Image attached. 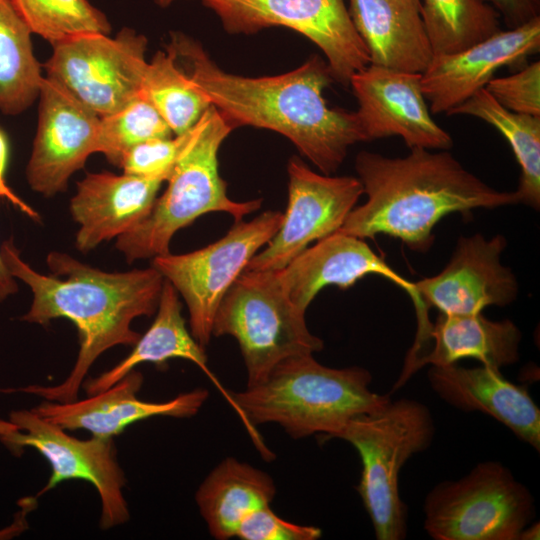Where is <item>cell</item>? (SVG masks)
<instances>
[{"label":"cell","mask_w":540,"mask_h":540,"mask_svg":"<svg viewBox=\"0 0 540 540\" xmlns=\"http://www.w3.org/2000/svg\"><path fill=\"white\" fill-rule=\"evenodd\" d=\"M0 253L9 272L33 295L29 310L20 320L46 326L54 319L66 318L77 328L80 342L76 362L63 382L1 392H23L54 402L77 400L97 358L114 346H134L141 335L132 329L133 320L157 310L164 278L152 266L107 272L67 253L52 251L46 257L52 275H43L21 258L12 237L1 244Z\"/></svg>","instance_id":"1"},{"label":"cell","mask_w":540,"mask_h":540,"mask_svg":"<svg viewBox=\"0 0 540 540\" xmlns=\"http://www.w3.org/2000/svg\"><path fill=\"white\" fill-rule=\"evenodd\" d=\"M0 442L15 456L27 447L37 450L49 463L50 477L36 497L67 480H83L97 490L101 501L100 527L110 529L128 521L123 488L126 480L116 456L113 438L81 440L32 409L15 410L0 419Z\"/></svg>","instance_id":"9"},{"label":"cell","mask_w":540,"mask_h":540,"mask_svg":"<svg viewBox=\"0 0 540 540\" xmlns=\"http://www.w3.org/2000/svg\"><path fill=\"white\" fill-rule=\"evenodd\" d=\"M282 286L293 304L306 312L326 286H353L369 274L385 277L405 290L412 299L418 326L429 323L428 310L415 292L414 283L400 276L361 238L339 231L317 241L278 270Z\"/></svg>","instance_id":"18"},{"label":"cell","mask_w":540,"mask_h":540,"mask_svg":"<svg viewBox=\"0 0 540 540\" xmlns=\"http://www.w3.org/2000/svg\"><path fill=\"white\" fill-rule=\"evenodd\" d=\"M423 512L424 529L436 540H519L535 516V505L528 488L506 466L486 461L432 488Z\"/></svg>","instance_id":"8"},{"label":"cell","mask_w":540,"mask_h":540,"mask_svg":"<svg viewBox=\"0 0 540 540\" xmlns=\"http://www.w3.org/2000/svg\"><path fill=\"white\" fill-rule=\"evenodd\" d=\"M10 146L6 133L0 128V199H4L19 209L28 218L35 222H40V214L29 204L17 196L8 186L6 181V170L9 161Z\"/></svg>","instance_id":"36"},{"label":"cell","mask_w":540,"mask_h":540,"mask_svg":"<svg viewBox=\"0 0 540 540\" xmlns=\"http://www.w3.org/2000/svg\"><path fill=\"white\" fill-rule=\"evenodd\" d=\"M479 118L497 129L509 143L520 167L516 193L519 202L540 206V116L512 112L501 106L484 88L447 115Z\"/></svg>","instance_id":"26"},{"label":"cell","mask_w":540,"mask_h":540,"mask_svg":"<svg viewBox=\"0 0 540 540\" xmlns=\"http://www.w3.org/2000/svg\"><path fill=\"white\" fill-rule=\"evenodd\" d=\"M44 64L57 82L99 117L112 114L140 95L148 66L147 39L131 28L115 37L74 36L52 45Z\"/></svg>","instance_id":"11"},{"label":"cell","mask_w":540,"mask_h":540,"mask_svg":"<svg viewBox=\"0 0 540 540\" xmlns=\"http://www.w3.org/2000/svg\"><path fill=\"white\" fill-rule=\"evenodd\" d=\"M539 539V523L528 525L523 529L519 536V540Z\"/></svg>","instance_id":"39"},{"label":"cell","mask_w":540,"mask_h":540,"mask_svg":"<svg viewBox=\"0 0 540 540\" xmlns=\"http://www.w3.org/2000/svg\"><path fill=\"white\" fill-rule=\"evenodd\" d=\"M166 50L233 126L282 134L323 174L337 171L349 147L366 141L355 112L328 106L323 92L333 76L318 57L281 75L253 78L221 70L198 42L180 33Z\"/></svg>","instance_id":"2"},{"label":"cell","mask_w":540,"mask_h":540,"mask_svg":"<svg viewBox=\"0 0 540 540\" xmlns=\"http://www.w3.org/2000/svg\"><path fill=\"white\" fill-rule=\"evenodd\" d=\"M190 130L174 137L151 139L132 147L124 155L119 168L126 174L167 181L188 141Z\"/></svg>","instance_id":"32"},{"label":"cell","mask_w":540,"mask_h":540,"mask_svg":"<svg viewBox=\"0 0 540 540\" xmlns=\"http://www.w3.org/2000/svg\"><path fill=\"white\" fill-rule=\"evenodd\" d=\"M233 125L211 105L191 128L188 141L149 215L116 239L115 248L128 263L170 252L175 233L210 212H226L240 221L262 200L230 199L218 170V151Z\"/></svg>","instance_id":"5"},{"label":"cell","mask_w":540,"mask_h":540,"mask_svg":"<svg viewBox=\"0 0 540 540\" xmlns=\"http://www.w3.org/2000/svg\"><path fill=\"white\" fill-rule=\"evenodd\" d=\"M230 33H254L282 26L316 44L327 59L333 79L349 85L370 64L344 0H202Z\"/></svg>","instance_id":"12"},{"label":"cell","mask_w":540,"mask_h":540,"mask_svg":"<svg viewBox=\"0 0 540 540\" xmlns=\"http://www.w3.org/2000/svg\"><path fill=\"white\" fill-rule=\"evenodd\" d=\"M318 527L299 525L277 516L270 505L250 512L239 524L236 537L242 540H316Z\"/></svg>","instance_id":"34"},{"label":"cell","mask_w":540,"mask_h":540,"mask_svg":"<svg viewBox=\"0 0 540 540\" xmlns=\"http://www.w3.org/2000/svg\"><path fill=\"white\" fill-rule=\"evenodd\" d=\"M492 6L508 29L540 17V0H483Z\"/></svg>","instance_id":"35"},{"label":"cell","mask_w":540,"mask_h":540,"mask_svg":"<svg viewBox=\"0 0 540 540\" xmlns=\"http://www.w3.org/2000/svg\"><path fill=\"white\" fill-rule=\"evenodd\" d=\"M181 309L177 290L164 279L153 323L140 336L129 355L111 369L84 382L87 395L110 388L139 364L149 362L162 367L170 359L181 358L197 365L229 401V392L208 368L205 350L188 331Z\"/></svg>","instance_id":"24"},{"label":"cell","mask_w":540,"mask_h":540,"mask_svg":"<svg viewBox=\"0 0 540 540\" xmlns=\"http://www.w3.org/2000/svg\"><path fill=\"white\" fill-rule=\"evenodd\" d=\"M287 170L288 205L282 224L244 270L284 268L310 243L339 231L363 194L359 178L318 174L295 157Z\"/></svg>","instance_id":"13"},{"label":"cell","mask_w":540,"mask_h":540,"mask_svg":"<svg viewBox=\"0 0 540 540\" xmlns=\"http://www.w3.org/2000/svg\"><path fill=\"white\" fill-rule=\"evenodd\" d=\"M349 85L358 103L355 113L366 141L401 136L410 149L452 147L450 134L432 118L421 74L369 64L351 77Z\"/></svg>","instance_id":"15"},{"label":"cell","mask_w":540,"mask_h":540,"mask_svg":"<svg viewBox=\"0 0 540 540\" xmlns=\"http://www.w3.org/2000/svg\"><path fill=\"white\" fill-rule=\"evenodd\" d=\"M38 99L26 179L34 192L51 197L64 192L71 176L96 153L100 117L46 76Z\"/></svg>","instance_id":"14"},{"label":"cell","mask_w":540,"mask_h":540,"mask_svg":"<svg viewBox=\"0 0 540 540\" xmlns=\"http://www.w3.org/2000/svg\"><path fill=\"white\" fill-rule=\"evenodd\" d=\"M224 335L239 344L247 386L262 381L284 359L319 352L324 345L288 297L278 270H244L238 276L213 321L212 336Z\"/></svg>","instance_id":"7"},{"label":"cell","mask_w":540,"mask_h":540,"mask_svg":"<svg viewBox=\"0 0 540 540\" xmlns=\"http://www.w3.org/2000/svg\"><path fill=\"white\" fill-rule=\"evenodd\" d=\"M172 135L153 104L140 93L118 111L100 117L96 153H102L111 164L119 167L132 147Z\"/></svg>","instance_id":"31"},{"label":"cell","mask_w":540,"mask_h":540,"mask_svg":"<svg viewBox=\"0 0 540 540\" xmlns=\"http://www.w3.org/2000/svg\"><path fill=\"white\" fill-rule=\"evenodd\" d=\"M162 183L126 173H87L70 201L79 225L75 248L88 253L131 231L151 212Z\"/></svg>","instance_id":"20"},{"label":"cell","mask_w":540,"mask_h":540,"mask_svg":"<svg viewBox=\"0 0 540 540\" xmlns=\"http://www.w3.org/2000/svg\"><path fill=\"white\" fill-rule=\"evenodd\" d=\"M434 433L429 409L401 398L351 418L332 436L349 442L360 456L356 489L378 540L406 537L407 507L399 493V472L411 456L430 446Z\"/></svg>","instance_id":"6"},{"label":"cell","mask_w":540,"mask_h":540,"mask_svg":"<svg viewBox=\"0 0 540 540\" xmlns=\"http://www.w3.org/2000/svg\"><path fill=\"white\" fill-rule=\"evenodd\" d=\"M20 510L15 516L13 523L3 529H0V540L10 539L20 535L28 528L27 515L36 506L35 497H26L20 500Z\"/></svg>","instance_id":"37"},{"label":"cell","mask_w":540,"mask_h":540,"mask_svg":"<svg viewBox=\"0 0 540 540\" xmlns=\"http://www.w3.org/2000/svg\"><path fill=\"white\" fill-rule=\"evenodd\" d=\"M522 335L509 319L492 321L482 313H440L432 324L433 345L415 363L413 373L425 365L447 366L461 359H475L500 369L519 360Z\"/></svg>","instance_id":"23"},{"label":"cell","mask_w":540,"mask_h":540,"mask_svg":"<svg viewBox=\"0 0 540 540\" xmlns=\"http://www.w3.org/2000/svg\"><path fill=\"white\" fill-rule=\"evenodd\" d=\"M32 34L12 0H0V112L6 116L23 113L39 96L44 76Z\"/></svg>","instance_id":"27"},{"label":"cell","mask_w":540,"mask_h":540,"mask_svg":"<svg viewBox=\"0 0 540 540\" xmlns=\"http://www.w3.org/2000/svg\"><path fill=\"white\" fill-rule=\"evenodd\" d=\"M355 168L367 201L352 209L339 232L361 239L385 234L420 252L431 247L435 225L453 212L519 203L516 191L489 186L447 150L415 147L396 158L362 151Z\"/></svg>","instance_id":"3"},{"label":"cell","mask_w":540,"mask_h":540,"mask_svg":"<svg viewBox=\"0 0 540 540\" xmlns=\"http://www.w3.org/2000/svg\"><path fill=\"white\" fill-rule=\"evenodd\" d=\"M506 239L481 234L460 237L446 267L437 275L413 282L414 289L428 310L445 314H476L487 306H505L518 294V283L500 257Z\"/></svg>","instance_id":"16"},{"label":"cell","mask_w":540,"mask_h":540,"mask_svg":"<svg viewBox=\"0 0 540 540\" xmlns=\"http://www.w3.org/2000/svg\"><path fill=\"white\" fill-rule=\"evenodd\" d=\"M349 13L370 64L422 74L434 54L420 0H349Z\"/></svg>","instance_id":"22"},{"label":"cell","mask_w":540,"mask_h":540,"mask_svg":"<svg viewBox=\"0 0 540 540\" xmlns=\"http://www.w3.org/2000/svg\"><path fill=\"white\" fill-rule=\"evenodd\" d=\"M540 51V17L500 30L459 52L434 56L421 74L431 113H446L485 88L504 66L521 65Z\"/></svg>","instance_id":"17"},{"label":"cell","mask_w":540,"mask_h":540,"mask_svg":"<svg viewBox=\"0 0 540 540\" xmlns=\"http://www.w3.org/2000/svg\"><path fill=\"white\" fill-rule=\"evenodd\" d=\"M33 34L51 45L87 33L109 34L111 25L88 0H12Z\"/></svg>","instance_id":"30"},{"label":"cell","mask_w":540,"mask_h":540,"mask_svg":"<svg viewBox=\"0 0 540 540\" xmlns=\"http://www.w3.org/2000/svg\"><path fill=\"white\" fill-rule=\"evenodd\" d=\"M427 377L432 390L449 405L483 412L540 450V409L524 386L505 379L498 369L485 365L466 368L455 363L431 366Z\"/></svg>","instance_id":"21"},{"label":"cell","mask_w":540,"mask_h":540,"mask_svg":"<svg viewBox=\"0 0 540 540\" xmlns=\"http://www.w3.org/2000/svg\"><path fill=\"white\" fill-rule=\"evenodd\" d=\"M18 284L15 277L9 272L0 253V302L16 294Z\"/></svg>","instance_id":"38"},{"label":"cell","mask_w":540,"mask_h":540,"mask_svg":"<svg viewBox=\"0 0 540 540\" xmlns=\"http://www.w3.org/2000/svg\"><path fill=\"white\" fill-rule=\"evenodd\" d=\"M143 376L135 369L110 388L71 402L44 401L32 410L64 430L84 429L92 436L113 438L129 425L154 416L192 417L208 398V391L197 388L165 402L137 398Z\"/></svg>","instance_id":"19"},{"label":"cell","mask_w":540,"mask_h":540,"mask_svg":"<svg viewBox=\"0 0 540 540\" xmlns=\"http://www.w3.org/2000/svg\"><path fill=\"white\" fill-rule=\"evenodd\" d=\"M371 380L365 368H331L317 362L313 354H303L284 359L244 391H229V403L262 454L269 456L256 425L278 424L294 439L313 434L331 439L351 418L389 401L388 395L370 389Z\"/></svg>","instance_id":"4"},{"label":"cell","mask_w":540,"mask_h":540,"mask_svg":"<svg viewBox=\"0 0 540 540\" xmlns=\"http://www.w3.org/2000/svg\"><path fill=\"white\" fill-rule=\"evenodd\" d=\"M283 216L279 211H265L249 222H235L225 236L206 247L153 257L151 266L184 299L190 332L203 348L210 342L222 298L257 251L276 234Z\"/></svg>","instance_id":"10"},{"label":"cell","mask_w":540,"mask_h":540,"mask_svg":"<svg viewBox=\"0 0 540 540\" xmlns=\"http://www.w3.org/2000/svg\"><path fill=\"white\" fill-rule=\"evenodd\" d=\"M276 493L272 478L248 463L227 457L200 484L195 500L212 537H236L240 522L269 506Z\"/></svg>","instance_id":"25"},{"label":"cell","mask_w":540,"mask_h":540,"mask_svg":"<svg viewBox=\"0 0 540 540\" xmlns=\"http://www.w3.org/2000/svg\"><path fill=\"white\" fill-rule=\"evenodd\" d=\"M501 106L540 116V62L534 61L506 77L492 78L484 88Z\"/></svg>","instance_id":"33"},{"label":"cell","mask_w":540,"mask_h":540,"mask_svg":"<svg viewBox=\"0 0 540 540\" xmlns=\"http://www.w3.org/2000/svg\"><path fill=\"white\" fill-rule=\"evenodd\" d=\"M155 3L161 7H167L171 3H173L175 0H154Z\"/></svg>","instance_id":"40"},{"label":"cell","mask_w":540,"mask_h":540,"mask_svg":"<svg viewBox=\"0 0 540 540\" xmlns=\"http://www.w3.org/2000/svg\"><path fill=\"white\" fill-rule=\"evenodd\" d=\"M434 56L459 52L500 31V16L483 0H420Z\"/></svg>","instance_id":"28"},{"label":"cell","mask_w":540,"mask_h":540,"mask_svg":"<svg viewBox=\"0 0 540 540\" xmlns=\"http://www.w3.org/2000/svg\"><path fill=\"white\" fill-rule=\"evenodd\" d=\"M141 94L156 108L174 135L190 130L211 106L168 51L148 61Z\"/></svg>","instance_id":"29"}]
</instances>
